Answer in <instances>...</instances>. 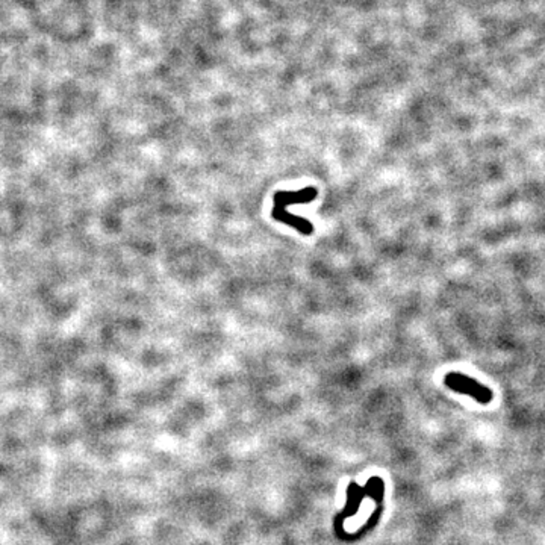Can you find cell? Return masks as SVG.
<instances>
[{
  "instance_id": "cell-1",
  "label": "cell",
  "mask_w": 545,
  "mask_h": 545,
  "mask_svg": "<svg viewBox=\"0 0 545 545\" xmlns=\"http://www.w3.org/2000/svg\"><path fill=\"white\" fill-rule=\"evenodd\" d=\"M319 191L314 186H307V188L298 190V191H278L274 193L273 197V211L271 217L276 222L283 223L287 226L294 227L296 231L303 235H311L314 232V226L306 218L298 217L296 214H291L288 206L298 205V203H309L316 199Z\"/></svg>"
},
{
  "instance_id": "cell-2",
  "label": "cell",
  "mask_w": 545,
  "mask_h": 545,
  "mask_svg": "<svg viewBox=\"0 0 545 545\" xmlns=\"http://www.w3.org/2000/svg\"><path fill=\"white\" fill-rule=\"evenodd\" d=\"M444 384L447 388H450L452 391L474 398V400L480 404H490L494 398V394L490 388L482 385L480 382L467 376V374L463 373L452 371L449 374H445Z\"/></svg>"
}]
</instances>
